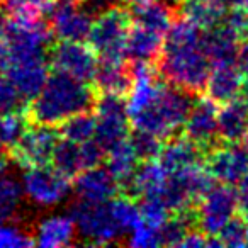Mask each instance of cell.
<instances>
[{
    "mask_svg": "<svg viewBox=\"0 0 248 248\" xmlns=\"http://www.w3.org/2000/svg\"><path fill=\"white\" fill-rule=\"evenodd\" d=\"M95 129L97 119L93 110H85V112L77 114V116L66 119L60 126L62 138L75 143H87L90 140H95Z\"/></svg>",
    "mask_w": 248,
    "mask_h": 248,
    "instance_id": "obj_30",
    "label": "cell"
},
{
    "mask_svg": "<svg viewBox=\"0 0 248 248\" xmlns=\"http://www.w3.org/2000/svg\"><path fill=\"white\" fill-rule=\"evenodd\" d=\"M92 110L97 119L95 141L106 150V153L112 146L129 138L131 117L124 95L97 93Z\"/></svg>",
    "mask_w": 248,
    "mask_h": 248,
    "instance_id": "obj_7",
    "label": "cell"
},
{
    "mask_svg": "<svg viewBox=\"0 0 248 248\" xmlns=\"http://www.w3.org/2000/svg\"><path fill=\"white\" fill-rule=\"evenodd\" d=\"M170 173L165 167L160 163V160H148L138 167L135 177L129 182L126 192L129 196L145 197V196H162Z\"/></svg>",
    "mask_w": 248,
    "mask_h": 248,
    "instance_id": "obj_22",
    "label": "cell"
},
{
    "mask_svg": "<svg viewBox=\"0 0 248 248\" xmlns=\"http://www.w3.org/2000/svg\"><path fill=\"white\" fill-rule=\"evenodd\" d=\"M12 163H14V160H12L11 152H4V148H0V175L9 173Z\"/></svg>",
    "mask_w": 248,
    "mask_h": 248,
    "instance_id": "obj_40",
    "label": "cell"
},
{
    "mask_svg": "<svg viewBox=\"0 0 248 248\" xmlns=\"http://www.w3.org/2000/svg\"><path fill=\"white\" fill-rule=\"evenodd\" d=\"M160 163L169 173H175L190 167L201 165L206 160V152L194 141H190L186 135L172 136L167 143H163L162 153L158 156Z\"/></svg>",
    "mask_w": 248,
    "mask_h": 248,
    "instance_id": "obj_17",
    "label": "cell"
},
{
    "mask_svg": "<svg viewBox=\"0 0 248 248\" xmlns=\"http://www.w3.org/2000/svg\"><path fill=\"white\" fill-rule=\"evenodd\" d=\"M236 197H238V211L248 221V175L236 184Z\"/></svg>",
    "mask_w": 248,
    "mask_h": 248,
    "instance_id": "obj_38",
    "label": "cell"
},
{
    "mask_svg": "<svg viewBox=\"0 0 248 248\" xmlns=\"http://www.w3.org/2000/svg\"><path fill=\"white\" fill-rule=\"evenodd\" d=\"M133 17L123 5H109L93 19L87 38L100 62H126Z\"/></svg>",
    "mask_w": 248,
    "mask_h": 248,
    "instance_id": "obj_4",
    "label": "cell"
},
{
    "mask_svg": "<svg viewBox=\"0 0 248 248\" xmlns=\"http://www.w3.org/2000/svg\"><path fill=\"white\" fill-rule=\"evenodd\" d=\"M9 66H11V48H9V38L4 19L0 17V75H5Z\"/></svg>",
    "mask_w": 248,
    "mask_h": 248,
    "instance_id": "obj_37",
    "label": "cell"
},
{
    "mask_svg": "<svg viewBox=\"0 0 248 248\" xmlns=\"http://www.w3.org/2000/svg\"><path fill=\"white\" fill-rule=\"evenodd\" d=\"M177 7H179V17L187 19L204 31L221 24L226 12V7L213 4L209 0H182L180 4H177Z\"/></svg>",
    "mask_w": 248,
    "mask_h": 248,
    "instance_id": "obj_26",
    "label": "cell"
},
{
    "mask_svg": "<svg viewBox=\"0 0 248 248\" xmlns=\"http://www.w3.org/2000/svg\"><path fill=\"white\" fill-rule=\"evenodd\" d=\"M217 128L223 143H243L248 131V102L243 97L219 106Z\"/></svg>",
    "mask_w": 248,
    "mask_h": 248,
    "instance_id": "obj_20",
    "label": "cell"
},
{
    "mask_svg": "<svg viewBox=\"0 0 248 248\" xmlns=\"http://www.w3.org/2000/svg\"><path fill=\"white\" fill-rule=\"evenodd\" d=\"M97 0H53L46 21L60 41H85L99 14Z\"/></svg>",
    "mask_w": 248,
    "mask_h": 248,
    "instance_id": "obj_6",
    "label": "cell"
},
{
    "mask_svg": "<svg viewBox=\"0 0 248 248\" xmlns=\"http://www.w3.org/2000/svg\"><path fill=\"white\" fill-rule=\"evenodd\" d=\"M70 214L75 219L78 236L87 245H95V247L112 245L126 234L117 217L114 216L110 201L89 202L77 199V202L70 207Z\"/></svg>",
    "mask_w": 248,
    "mask_h": 248,
    "instance_id": "obj_5",
    "label": "cell"
},
{
    "mask_svg": "<svg viewBox=\"0 0 248 248\" xmlns=\"http://www.w3.org/2000/svg\"><path fill=\"white\" fill-rule=\"evenodd\" d=\"M70 180L55 167L41 165L24 169L21 182L26 199L34 206L48 209L65 202L73 187Z\"/></svg>",
    "mask_w": 248,
    "mask_h": 248,
    "instance_id": "obj_8",
    "label": "cell"
},
{
    "mask_svg": "<svg viewBox=\"0 0 248 248\" xmlns=\"http://www.w3.org/2000/svg\"><path fill=\"white\" fill-rule=\"evenodd\" d=\"M169 2H172V4H180V2H182V0H169Z\"/></svg>",
    "mask_w": 248,
    "mask_h": 248,
    "instance_id": "obj_44",
    "label": "cell"
},
{
    "mask_svg": "<svg viewBox=\"0 0 248 248\" xmlns=\"http://www.w3.org/2000/svg\"><path fill=\"white\" fill-rule=\"evenodd\" d=\"M209 2H213V4H217L221 5V7H245L248 9V0H209Z\"/></svg>",
    "mask_w": 248,
    "mask_h": 248,
    "instance_id": "obj_41",
    "label": "cell"
},
{
    "mask_svg": "<svg viewBox=\"0 0 248 248\" xmlns=\"http://www.w3.org/2000/svg\"><path fill=\"white\" fill-rule=\"evenodd\" d=\"M163 41H165L163 34L133 22L128 39V58H131L133 62L153 63L162 53Z\"/></svg>",
    "mask_w": 248,
    "mask_h": 248,
    "instance_id": "obj_25",
    "label": "cell"
},
{
    "mask_svg": "<svg viewBox=\"0 0 248 248\" xmlns=\"http://www.w3.org/2000/svg\"><path fill=\"white\" fill-rule=\"evenodd\" d=\"M236 66L245 75V78H247L248 77V39L241 41L240 49H238V56H236Z\"/></svg>",
    "mask_w": 248,
    "mask_h": 248,
    "instance_id": "obj_39",
    "label": "cell"
},
{
    "mask_svg": "<svg viewBox=\"0 0 248 248\" xmlns=\"http://www.w3.org/2000/svg\"><path fill=\"white\" fill-rule=\"evenodd\" d=\"M106 156V150L90 140L87 143H75L62 138L53 153L51 165L68 179H75L80 172L100 165Z\"/></svg>",
    "mask_w": 248,
    "mask_h": 248,
    "instance_id": "obj_14",
    "label": "cell"
},
{
    "mask_svg": "<svg viewBox=\"0 0 248 248\" xmlns=\"http://www.w3.org/2000/svg\"><path fill=\"white\" fill-rule=\"evenodd\" d=\"M7 75L19 92L28 100L34 99L49 78L48 63L46 60H34V62H21V63H11L7 70Z\"/></svg>",
    "mask_w": 248,
    "mask_h": 248,
    "instance_id": "obj_21",
    "label": "cell"
},
{
    "mask_svg": "<svg viewBox=\"0 0 248 248\" xmlns=\"http://www.w3.org/2000/svg\"><path fill=\"white\" fill-rule=\"evenodd\" d=\"M238 211V197L233 186L217 184L197 202V226L207 236H216Z\"/></svg>",
    "mask_w": 248,
    "mask_h": 248,
    "instance_id": "obj_11",
    "label": "cell"
},
{
    "mask_svg": "<svg viewBox=\"0 0 248 248\" xmlns=\"http://www.w3.org/2000/svg\"><path fill=\"white\" fill-rule=\"evenodd\" d=\"M243 36L224 22L206 31V49L214 65H236V56Z\"/></svg>",
    "mask_w": 248,
    "mask_h": 248,
    "instance_id": "obj_19",
    "label": "cell"
},
{
    "mask_svg": "<svg viewBox=\"0 0 248 248\" xmlns=\"http://www.w3.org/2000/svg\"><path fill=\"white\" fill-rule=\"evenodd\" d=\"M22 182L11 173L0 175V223L12 221L24 202Z\"/></svg>",
    "mask_w": 248,
    "mask_h": 248,
    "instance_id": "obj_28",
    "label": "cell"
},
{
    "mask_svg": "<svg viewBox=\"0 0 248 248\" xmlns=\"http://www.w3.org/2000/svg\"><path fill=\"white\" fill-rule=\"evenodd\" d=\"M217 114H219V106L211 97H197L184 124V135L206 153L223 143L219 140Z\"/></svg>",
    "mask_w": 248,
    "mask_h": 248,
    "instance_id": "obj_13",
    "label": "cell"
},
{
    "mask_svg": "<svg viewBox=\"0 0 248 248\" xmlns=\"http://www.w3.org/2000/svg\"><path fill=\"white\" fill-rule=\"evenodd\" d=\"M49 65L55 72L65 73L82 82H93L100 58L89 43L60 41L48 51Z\"/></svg>",
    "mask_w": 248,
    "mask_h": 248,
    "instance_id": "obj_10",
    "label": "cell"
},
{
    "mask_svg": "<svg viewBox=\"0 0 248 248\" xmlns=\"http://www.w3.org/2000/svg\"><path fill=\"white\" fill-rule=\"evenodd\" d=\"M245 75L236 65H214L206 83V95L217 106L231 102L241 97Z\"/></svg>",
    "mask_w": 248,
    "mask_h": 248,
    "instance_id": "obj_18",
    "label": "cell"
},
{
    "mask_svg": "<svg viewBox=\"0 0 248 248\" xmlns=\"http://www.w3.org/2000/svg\"><path fill=\"white\" fill-rule=\"evenodd\" d=\"M121 186L107 167H92L80 172L73 180V194L77 199L89 202H107L114 199Z\"/></svg>",
    "mask_w": 248,
    "mask_h": 248,
    "instance_id": "obj_15",
    "label": "cell"
},
{
    "mask_svg": "<svg viewBox=\"0 0 248 248\" xmlns=\"http://www.w3.org/2000/svg\"><path fill=\"white\" fill-rule=\"evenodd\" d=\"M128 243L131 247L138 248H153L160 247L162 243V228H155L152 224H146L141 219L138 226H135L128 234Z\"/></svg>",
    "mask_w": 248,
    "mask_h": 248,
    "instance_id": "obj_36",
    "label": "cell"
},
{
    "mask_svg": "<svg viewBox=\"0 0 248 248\" xmlns=\"http://www.w3.org/2000/svg\"><path fill=\"white\" fill-rule=\"evenodd\" d=\"M129 141H131L133 148L141 162L158 160L163 148V140H160L158 136L152 135V133L140 131V129H135V133L129 136Z\"/></svg>",
    "mask_w": 248,
    "mask_h": 248,
    "instance_id": "obj_32",
    "label": "cell"
},
{
    "mask_svg": "<svg viewBox=\"0 0 248 248\" xmlns=\"http://www.w3.org/2000/svg\"><path fill=\"white\" fill-rule=\"evenodd\" d=\"M131 17L135 24L148 28L155 32L165 36L173 24V11L163 2H152V4L141 5V7L131 9Z\"/></svg>",
    "mask_w": 248,
    "mask_h": 248,
    "instance_id": "obj_27",
    "label": "cell"
},
{
    "mask_svg": "<svg viewBox=\"0 0 248 248\" xmlns=\"http://www.w3.org/2000/svg\"><path fill=\"white\" fill-rule=\"evenodd\" d=\"M78 230L72 214L53 213L46 214L38 221L32 231L34 245L41 248H63L75 241Z\"/></svg>",
    "mask_w": 248,
    "mask_h": 248,
    "instance_id": "obj_16",
    "label": "cell"
},
{
    "mask_svg": "<svg viewBox=\"0 0 248 248\" xmlns=\"http://www.w3.org/2000/svg\"><path fill=\"white\" fill-rule=\"evenodd\" d=\"M204 163L217 184L236 186L248 175V148L243 143H219L206 153Z\"/></svg>",
    "mask_w": 248,
    "mask_h": 248,
    "instance_id": "obj_12",
    "label": "cell"
},
{
    "mask_svg": "<svg viewBox=\"0 0 248 248\" xmlns=\"http://www.w3.org/2000/svg\"><path fill=\"white\" fill-rule=\"evenodd\" d=\"M241 97L248 102V77L245 78V83H243V92H241Z\"/></svg>",
    "mask_w": 248,
    "mask_h": 248,
    "instance_id": "obj_43",
    "label": "cell"
},
{
    "mask_svg": "<svg viewBox=\"0 0 248 248\" xmlns=\"http://www.w3.org/2000/svg\"><path fill=\"white\" fill-rule=\"evenodd\" d=\"M192 104V93L165 80L152 104L131 117V124L135 129L152 133L160 140H170L184 129Z\"/></svg>",
    "mask_w": 248,
    "mask_h": 248,
    "instance_id": "obj_3",
    "label": "cell"
},
{
    "mask_svg": "<svg viewBox=\"0 0 248 248\" xmlns=\"http://www.w3.org/2000/svg\"><path fill=\"white\" fill-rule=\"evenodd\" d=\"M53 0H0V14L12 21H34L46 16Z\"/></svg>",
    "mask_w": 248,
    "mask_h": 248,
    "instance_id": "obj_29",
    "label": "cell"
},
{
    "mask_svg": "<svg viewBox=\"0 0 248 248\" xmlns=\"http://www.w3.org/2000/svg\"><path fill=\"white\" fill-rule=\"evenodd\" d=\"M95 99L97 90L89 82L55 72L49 75L38 95L29 100L26 114L29 123L58 128L70 117L92 110Z\"/></svg>",
    "mask_w": 248,
    "mask_h": 248,
    "instance_id": "obj_2",
    "label": "cell"
},
{
    "mask_svg": "<svg viewBox=\"0 0 248 248\" xmlns=\"http://www.w3.org/2000/svg\"><path fill=\"white\" fill-rule=\"evenodd\" d=\"M126 7H141V5H146V4H152V2H156V0H121Z\"/></svg>",
    "mask_w": 248,
    "mask_h": 248,
    "instance_id": "obj_42",
    "label": "cell"
},
{
    "mask_svg": "<svg viewBox=\"0 0 248 248\" xmlns=\"http://www.w3.org/2000/svg\"><path fill=\"white\" fill-rule=\"evenodd\" d=\"M140 162H141V160L136 155L129 138L121 141L119 145L112 146V148L106 153V167L114 175V179L119 182L123 190L128 189L129 182H131L136 170H138Z\"/></svg>",
    "mask_w": 248,
    "mask_h": 248,
    "instance_id": "obj_24",
    "label": "cell"
},
{
    "mask_svg": "<svg viewBox=\"0 0 248 248\" xmlns=\"http://www.w3.org/2000/svg\"><path fill=\"white\" fill-rule=\"evenodd\" d=\"M213 62L206 49V31L179 17L165 34L158 56V72L172 85L192 95L206 92Z\"/></svg>",
    "mask_w": 248,
    "mask_h": 248,
    "instance_id": "obj_1",
    "label": "cell"
},
{
    "mask_svg": "<svg viewBox=\"0 0 248 248\" xmlns=\"http://www.w3.org/2000/svg\"><path fill=\"white\" fill-rule=\"evenodd\" d=\"M216 236L221 247H248V221L241 214H236Z\"/></svg>",
    "mask_w": 248,
    "mask_h": 248,
    "instance_id": "obj_34",
    "label": "cell"
},
{
    "mask_svg": "<svg viewBox=\"0 0 248 248\" xmlns=\"http://www.w3.org/2000/svg\"><path fill=\"white\" fill-rule=\"evenodd\" d=\"M62 140V133L56 126L29 123L26 131L12 148H9L16 165L21 169L49 165L56 145Z\"/></svg>",
    "mask_w": 248,
    "mask_h": 248,
    "instance_id": "obj_9",
    "label": "cell"
},
{
    "mask_svg": "<svg viewBox=\"0 0 248 248\" xmlns=\"http://www.w3.org/2000/svg\"><path fill=\"white\" fill-rule=\"evenodd\" d=\"M140 213H141V219L146 224L162 228L170 217L172 211L160 196H145L140 197Z\"/></svg>",
    "mask_w": 248,
    "mask_h": 248,
    "instance_id": "obj_31",
    "label": "cell"
},
{
    "mask_svg": "<svg viewBox=\"0 0 248 248\" xmlns=\"http://www.w3.org/2000/svg\"><path fill=\"white\" fill-rule=\"evenodd\" d=\"M34 245L32 234L11 221L0 223V248H26Z\"/></svg>",
    "mask_w": 248,
    "mask_h": 248,
    "instance_id": "obj_35",
    "label": "cell"
},
{
    "mask_svg": "<svg viewBox=\"0 0 248 248\" xmlns=\"http://www.w3.org/2000/svg\"><path fill=\"white\" fill-rule=\"evenodd\" d=\"M131 82V68L126 66V62H100L93 78V89L97 93L128 95Z\"/></svg>",
    "mask_w": 248,
    "mask_h": 248,
    "instance_id": "obj_23",
    "label": "cell"
},
{
    "mask_svg": "<svg viewBox=\"0 0 248 248\" xmlns=\"http://www.w3.org/2000/svg\"><path fill=\"white\" fill-rule=\"evenodd\" d=\"M26 100L9 75H0V112H26Z\"/></svg>",
    "mask_w": 248,
    "mask_h": 248,
    "instance_id": "obj_33",
    "label": "cell"
}]
</instances>
